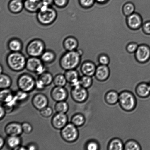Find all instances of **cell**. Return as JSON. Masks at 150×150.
<instances>
[{
	"label": "cell",
	"mask_w": 150,
	"mask_h": 150,
	"mask_svg": "<svg viewBox=\"0 0 150 150\" xmlns=\"http://www.w3.org/2000/svg\"><path fill=\"white\" fill-rule=\"evenodd\" d=\"M81 57L78 51H69L62 57L60 61L61 68L65 71L75 69L80 65Z\"/></svg>",
	"instance_id": "6da1fadb"
},
{
	"label": "cell",
	"mask_w": 150,
	"mask_h": 150,
	"mask_svg": "<svg viewBox=\"0 0 150 150\" xmlns=\"http://www.w3.org/2000/svg\"><path fill=\"white\" fill-rule=\"evenodd\" d=\"M26 61L25 57L19 52H13L8 56L7 65L13 71L20 72L26 67Z\"/></svg>",
	"instance_id": "7a4b0ae2"
},
{
	"label": "cell",
	"mask_w": 150,
	"mask_h": 150,
	"mask_svg": "<svg viewBox=\"0 0 150 150\" xmlns=\"http://www.w3.org/2000/svg\"><path fill=\"white\" fill-rule=\"evenodd\" d=\"M118 102L121 108L126 111H133L136 108L137 104L136 97L132 93L128 91L120 93Z\"/></svg>",
	"instance_id": "3957f363"
},
{
	"label": "cell",
	"mask_w": 150,
	"mask_h": 150,
	"mask_svg": "<svg viewBox=\"0 0 150 150\" xmlns=\"http://www.w3.org/2000/svg\"><path fill=\"white\" fill-rule=\"evenodd\" d=\"M36 81L31 75L22 74L17 80L18 87L19 90L29 93L36 89Z\"/></svg>",
	"instance_id": "277c9868"
},
{
	"label": "cell",
	"mask_w": 150,
	"mask_h": 150,
	"mask_svg": "<svg viewBox=\"0 0 150 150\" xmlns=\"http://www.w3.org/2000/svg\"><path fill=\"white\" fill-rule=\"evenodd\" d=\"M62 138L65 142L73 143L79 137V132L77 127L72 123H68L61 130Z\"/></svg>",
	"instance_id": "5b68a950"
},
{
	"label": "cell",
	"mask_w": 150,
	"mask_h": 150,
	"mask_svg": "<svg viewBox=\"0 0 150 150\" xmlns=\"http://www.w3.org/2000/svg\"><path fill=\"white\" fill-rule=\"evenodd\" d=\"M42 62L37 57H31L26 61V68L30 72L40 75L45 71V67Z\"/></svg>",
	"instance_id": "8992f818"
},
{
	"label": "cell",
	"mask_w": 150,
	"mask_h": 150,
	"mask_svg": "<svg viewBox=\"0 0 150 150\" xmlns=\"http://www.w3.org/2000/svg\"><path fill=\"white\" fill-rule=\"evenodd\" d=\"M45 49L44 42L40 40L36 39L29 42L26 48V51L31 57H38L42 55Z\"/></svg>",
	"instance_id": "52a82bcc"
},
{
	"label": "cell",
	"mask_w": 150,
	"mask_h": 150,
	"mask_svg": "<svg viewBox=\"0 0 150 150\" xmlns=\"http://www.w3.org/2000/svg\"><path fill=\"white\" fill-rule=\"evenodd\" d=\"M57 14L54 9L50 7L44 11H39L37 18L41 24L48 25L52 23L56 18Z\"/></svg>",
	"instance_id": "ba28073f"
},
{
	"label": "cell",
	"mask_w": 150,
	"mask_h": 150,
	"mask_svg": "<svg viewBox=\"0 0 150 150\" xmlns=\"http://www.w3.org/2000/svg\"><path fill=\"white\" fill-rule=\"evenodd\" d=\"M70 94L73 100L79 103L84 102L88 98V93L87 89L80 85L73 87Z\"/></svg>",
	"instance_id": "9c48e42d"
},
{
	"label": "cell",
	"mask_w": 150,
	"mask_h": 150,
	"mask_svg": "<svg viewBox=\"0 0 150 150\" xmlns=\"http://www.w3.org/2000/svg\"><path fill=\"white\" fill-rule=\"evenodd\" d=\"M51 98L55 102L66 101L68 98V91L64 87L55 86L51 90Z\"/></svg>",
	"instance_id": "30bf717a"
},
{
	"label": "cell",
	"mask_w": 150,
	"mask_h": 150,
	"mask_svg": "<svg viewBox=\"0 0 150 150\" xmlns=\"http://www.w3.org/2000/svg\"><path fill=\"white\" fill-rule=\"evenodd\" d=\"M68 122L67 115L59 113L54 115L51 120L52 127L57 130H61L68 123Z\"/></svg>",
	"instance_id": "8fae6325"
},
{
	"label": "cell",
	"mask_w": 150,
	"mask_h": 150,
	"mask_svg": "<svg viewBox=\"0 0 150 150\" xmlns=\"http://www.w3.org/2000/svg\"><path fill=\"white\" fill-rule=\"evenodd\" d=\"M32 103L34 107L40 111L48 106L49 101L47 97L45 94L39 93L34 96Z\"/></svg>",
	"instance_id": "7c38bea8"
},
{
	"label": "cell",
	"mask_w": 150,
	"mask_h": 150,
	"mask_svg": "<svg viewBox=\"0 0 150 150\" xmlns=\"http://www.w3.org/2000/svg\"><path fill=\"white\" fill-rule=\"evenodd\" d=\"M137 59L141 63H145L150 59V48L146 45H139L135 52Z\"/></svg>",
	"instance_id": "4fadbf2b"
},
{
	"label": "cell",
	"mask_w": 150,
	"mask_h": 150,
	"mask_svg": "<svg viewBox=\"0 0 150 150\" xmlns=\"http://www.w3.org/2000/svg\"><path fill=\"white\" fill-rule=\"evenodd\" d=\"M4 131L8 136H20L23 133L22 124L17 122L8 123L6 126Z\"/></svg>",
	"instance_id": "5bb4252c"
},
{
	"label": "cell",
	"mask_w": 150,
	"mask_h": 150,
	"mask_svg": "<svg viewBox=\"0 0 150 150\" xmlns=\"http://www.w3.org/2000/svg\"><path fill=\"white\" fill-rule=\"evenodd\" d=\"M110 74V68L108 66L100 64L97 67L94 76L100 81H104L108 79Z\"/></svg>",
	"instance_id": "9a60e30c"
},
{
	"label": "cell",
	"mask_w": 150,
	"mask_h": 150,
	"mask_svg": "<svg viewBox=\"0 0 150 150\" xmlns=\"http://www.w3.org/2000/svg\"><path fill=\"white\" fill-rule=\"evenodd\" d=\"M127 20L129 27L134 30L139 29L143 24L142 17L140 15L136 13L127 16Z\"/></svg>",
	"instance_id": "2e32d148"
},
{
	"label": "cell",
	"mask_w": 150,
	"mask_h": 150,
	"mask_svg": "<svg viewBox=\"0 0 150 150\" xmlns=\"http://www.w3.org/2000/svg\"><path fill=\"white\" fill-rule=\"evenodd\" d=\"M64 75L67 83L70 84L73 87L80 85L79 75L77 70L75 69L67 70Z\"/></svg>",
	"instance_id": "e0dca14e"
},
{
	"label": "cell",
	"mask_w": 150,
	"mask_h": 150,
	"mask_svg": "<svg viewBox=\"0 0 150 150\" xmlns=\"http://www.w3.org/2000/svg\"><path fill=\"white\" fill-rule=\"evenodd\" d=\"M97 67L93 62L87 61L83 62L80 67L81 72L85 76H95Z\"/></svg>",
	"instance_id": "ac0fdd59"
},
{
	"label": "cell",
	"mask_w": 150,
	"mask_h": 150,
	"mask_svg": "<svg viewBox=\"0 0 150 150\" xmlns=\"http://www.w3.org/2000/svg\"><path fill=\"white\" fill-rule=\"evenodd\" d=\"M42 5L41 0H26L24 7L28 11L33 13L39 10Z\"/></svg>",
	"instance_id": "d6986e66"
},
{
	"label": "cell",
	"mask_w": 150,
	"mask_h": 150,
	"mask_svg": "<svg viewBox=\"0 0 150 150\" xmlns=\"http://www.w3.org/2000/svg\"><path fill=\"white\" fill-rule=\"evenodd\" d=\"M64 48L68 51L76 50L79 47V41L76 38L70 37L64 40Z\"/></svg>",
	"instance_id": "ffe728a7"
},
{
	"label": "cell",
	"mask_w": 150,
	"mask_h": 150,
	"mask_svg": "<svg viewBox=\"0 0 150 150\" xmlns=\"http://www.w3.org/2000/svg\"><path fill=\"white\" fill-rule=\"evenodd\" d=\"M136 91L137 95L140 98H147L150 94L149 85L145 83H139L136 87Z\"/></svg>",
	"instance_id": "44dd1931"
},
{
	"label": "cell",
	"mask_w": 150,
	"mask_h": 150,
	"mask_svg": "<svg viewBox=\"0 0 150 150\" xmlns=\"http://www.w3.org/2000/svg\"><path fill=\"white\" fill-rule=\"evenodd\" d=\"M54 78L50 73L45 71L42 74L39 75L37 80L46 87L53 83Z\"/></svg>",
	"instance_id": "7402d4cb"
},
{
	"label": "cell",
	"mask_w": 150,
	"mask_h": 150,
	"mask_svg": "<svg viewBox=\"0 0 150 150\" xmlns=\"http://www.w3.org/2000/svg\"><path fill=\"white\" fill-rule=\"evenodd\" d=\"M14 96L12 91L9 88L1 89L0 100L1 103L4 104L9 102L14 98Z\"/></svg>",
	"instance_id": "603a6c76"
},
{
	"label": "cell",
	"mask_w": 150,
	"mask_h": 150,
	"mask_svg": "<svg viewBox=\"0 0 150 150\" xmlns=\"http://www.w3.org/2000/svg\"><path fill=\"white\" fill-rule=\"evenodd\" d=\"M21 138L20 136H8L6 143L8 147L11 149L16 150L21 144Z\"/></svg>",
	"instance_id": "cb8c5ba5"
},
{
	"label": "cell",
	"mask_w": 150,
	"mask_h": 150,
	"mask_svg": "<svg viewBox=\"0 0 150 150\" xmlns=\"http://www.w3.org/2000/svg\"><path fill=\"white\" fill-rule=\"evenodd\" d=\"M119 96L120 94L117 93L116 91H109L105 95V99L106 102L110 105H114L118 102Z\"/></svg>",
	"instance_id": "d4e9b609"
},
{
	"label": "cell",
	"mask_w": 150,
	"mask_h": 150,
	"mask_svg": "<svg viewBox=\"0 0 150 150\" xmlns=\"http://www.w3.org/2000/svg\"><path fill=\"white\" fill-rule=\"evenodd\" d=\"M24 7L21 0H12L8 5L9 9L12 13H18L20 12Z\"/></svg>",
	"instance_id": "484cf974"
},
{
	"label": "cell",
	"mask_w": 150,
	"mask_h": 150,
	"mask_svg": "<svg viewBox=\"0 0 150 150\" xmlns=\"http://www.w3.org/2000/svg\"><path fill=\"white\" fill-rule=\"evenodd\" d=\"M12 84V80L9 76L1 73L0 76V88L1 89H8Z\"/></svg>",
	"instance_id": "4316f807"
},
{
	"label": "cell",
	"mask_w": 150,
	"mask_h": 150,
	"mask_svg": "<svg viewBox=\"0 0 150 150\" xmlns=\"http://www.w3.org/2000/svg\"><path fill=\"white\" fill-rule=\"evenodd\" d=\"M124 149V145L119 139H112L108 145V149L109 150H122Z\"/></svg>",
	"instance_id": "83f0119b"
},
{
	"label": "cell",
	"mask_w": 150,
	"mask_h": 150,
	"mask_svg": "<svg viewBox=\"0 0 150 150\" xmlns=\"http://www.w3.org/2000/svg\"><path fill=\"white\" fill-rule=\"evenodd\" d=\"M54 109L57 113L66 114L69 111V104L66 101L56 102L54 106Z\"/></svg>",
	"instance_id": "f1b7e54d"
},
{
	"label": "cell",
	"mask_w": 150,
	"mask_h": 150,
	"mask_svg": "<svg viewBox=\"0 0 150 150\" xmlns=\"http://www.w3.org/2000/svg\"><path fill=\"white\" fill-rule=\"evenodd\" d=\"M85 122V118L84 116L79 113L74 114L71 118V123L77 127L83 126Z\"/></svg>",
	"instance_id": "f546056e"
},
{
	"label": "cell",
	"mask_w": 150,
	"mask_h": 150,
	"mask_svg": "<svg viewBox=\"0 0 150 150\" xmlns=\"http://www.w3.org/2000/svg\"><path fill=\"white\" fill-rule=\"evenodd\" d=\"M8 47L13 52H19L22 48V44L18 40L13 39L8 43Z\"/></svg>",
	"instance_id": "4dcf8cb0"
},
{
	"label": "cell",
	"mask_w": 150,
	"mask_h": 150,
	"mask_svg": "<svg viewBox=\"0 0 150 150\" xmlns=\"http://www.w3.org/2000/svg\"><path fill=\"white\" fill-rule=\"evenodd\" d=\"M53 83L55 86L64 87L67 82L64 74H59L54 77Z\"/></svg>",
	"instance_id": "1f68e13d"
},
{
	"label": "cell",
	"mask_w": 150,
	"mask_h": 150,
	"mask_svg": "<svg viewBox=\"0 0 150 150\" xmlns=\"http://www.w3.org/2000/svg\"><path fill=\"white\" fill-rule=\"evenodd\" d=\"M80 84L83 87L87 89L92 86L93 80L92 76L83 75L79 79Z\"/></svg>",
	"instance_id": "d6a6232c"
},
{
	"label": "cell",
	"mask_w": 150,
	"mask_h": 150,
	"mask_svg": "<svg viewBox=\"0 0 150 150\" xmlns=\"http://www.w3.org/2000/svg\"><path fill=\"white\" fill-rule=\"evenodd\" d=\"M123 11L125 15L127 17L133 14L135 11L134 4L131 2L126 3L123 6Z\"/></svg>",
	"instance_id": "836d02e7"
},
{
	"label": "cell",
	"mask_w": 150,
	"mask_h": 150,
	"mask_svg": "<svg viewBox=\"0 0 150 150\" xmlns=\"http://www.w3.org/2000/svg\"><path fill=\"white\" fill-rule=\"evenodd\" d=\"M126 150H139L141 149L139 144L134 140L128 141L124 145V149Z\"/></svg>",
	"instance_id": "e575fe53"
},
{
	"label": "cell",
	"mask_w": 150,
	"mask_h": 150,
	"mask_svg": "<svg viewBox=\"0 0 150 150\" xmlns=\"http://www.w3.org/2000/svg\"><path fill=\"white\" fill-rule=\"evenodd\" d=\"M41 56L42 61L47 63L52 62L55 58V54L53 52L49 51L44 52Z\"/></svg>",
	"instance_id": "d590c367"
},
{
	"label": "cell",
	"mask_w": 150,
	"mask_h": 150,
	"mask_svg": "<svg viewBox=\"0 0 150 150\" xmlns=\"http://www.w3.org/2000/svg\"><path fill=\"white\" fill-rule=\"evenodd\" d=\"M14 96L17 100L19 101H23L25 100L28 97V93L24 92L20 90L17 91L15 93Z\"/></svg>",
	"instance_id": "8d00e7d4"
},
{
	"label": "cell",
	"mask_w": 150,
	"mask_h": 150,
	"mask_svg": "<svg viewBox=\"0 0 150 150\" xmlns=\"http://www.w3.org/2000/svg\"><path fill=\"white\" fill-rule=\"evenodd\" d=\"M53 113V110L51 107L47 106L40 111V114L42 117L48 118L51 117Z\"/></svg>",
	"instance_id": "74e56055"
},
{
	"label": "cell",
	"mask_w": 150,
	"mask_h": 150,
	"mask_svg": "<svg viewBox=\"0 0 150 150\" xmlns=\"http://www.w3.org/2000/svg\"><path fill=\"white\" fill-rule=\"evenodd\" d=\"M22 127L23 132L26 134H29L33 131V127L30 123L24 122L22 123Z\"/></svg>",
	"instance_id": "f35d334b"
},
{
	"label": "cell",
	"mask_w": 150,
	"mask_h": 150,
	"mask_svg": "<svg viewBox=\"0 0 150 150\" xmlns=\"http://www.w3.org/2000/svg\"><path fill=\"white\" fill-rule=\"evenodd\" d=\"M79 4L84 8H88L93 5L95 0H79Z\"/></svg>",
	"instance_id": "ab89813d"
},
{
	"label": "cell",
	"mask_w": 150,
	"mask_h": 150,
	"mask_svg": "<svg viewBox=\"0 0 150 150\" xmlns=\"http://www.w3.org/2000/svg\"><path fill=\"white\" fill-rule=\"evenodd\" d=\"M98 62L100 64L108 66L110 62V59L108 56L105 54H101L98 58Z\"/></svg>",
	"instance_id": "60d3db41"
},
{
	"label": "cell",
	"mask_w": 150,
	"mask_h": 150,
	"mask_svg": "<svg viewBox=\"0 0 150 150\" xmlns=\"http://www.w3.org/2000/svg\"><path fill=\"white\" fill-rule=\"evenodd\" d=\"M86 147L88 150H97L99 149V146L97 142L91 141L86 144Z\"/></svg>",
	"instance_id": "b9f144b4"
},
{
	"label": "cell",
	"mask_w": 150,
	"mask_h": 150,
	"mask_svg": "<svg viewBox=\"0 0 150 150\" xmlns=\"http://www.w3.org/2000/svg\"><path fill=\"white\" fill-rule=\"evenodd\" d=\"M139 46V45L136 42H131L127 45V50L130 53H135L137 50Z\"/></svg>",
	"instance_id": "7bdbcfd3"
},
{
	"label": "cell",
	"mask_w": 150,
	"mask_h": 150,
	"mask_svg": "<svg viewBox=\"0 0 150 150\" xmlns=\"http://www.w3.org/2000/svg\"><path fill=\"white\" fill-rule=\"evenodd\" d=\"M142 26L145 33L150 35V21H147L143 23Z\"/></svg>",
	"instance_id": "ee69618b"
},
{
	"label": "cell",
	"mask_w": 150,
	"mask_h": 150,
	"mask_svg": "<svg viewBox=\"0 0 150 150\" xmlns=\"http://www.w3.org/2000/svg\"><path fill=\"white\" fill-rule=\"evenodd\" d=\"M55 5L58 7H64L67 4V0H53Z\"/></svg>",
	"instance_id": "f6af8a7d"
},
{
	"label": "cell",
	"mask_w": 150,
	"mask_h": 150,
	"mask_svg": "<svg viewBox=\"0 0 150 150\" xmlns=\"http://www.w3.org/2000/svg\"><path fill=\"white\" fill-rule=\"evenodd\" d=\"M26 147L27 150H36L38 149V145L34 143L29 144Z\"/></svg>",
	"instance_id": "bcb514c9"
},
{
	"label": "cell",
	"mask_w": 150,
	"mask_h": 150,
	"mask_svg": "<svg viewBox=\"0 0 150 150\" xmlns=\"http://www.w3.org/2000/svg\"><path fill=\"white\" fill-rule=\"evenodd\" d=\"M0 109H1V114H0L1 116H0V119H1V120L5 117L7 112L6 111L5 108H4V105H1Z\"/></svg>",
	"instance_id": "7dc6e473"
},
{
	"label": "cell",
	"mask_w": 150,
	"mask_h": 150,
	"mask_svg": "<svg viewBox=\"0 0 150 150\" xmlns=\"http://www.w3.org/2000/svg\"><path fill=\"white\" fill-rule=\"evenodd\" d=\"M42 4L50 6L52 4L53 0H42Z\"/></svg>",
	"instance_id": "c3c4849f"
},
{
	"label": "cell",
	"mask_w": 150,
	"mask_h": 150,
	"mask_svg": "<svg viewBox=\"0 0 150 150\" xmlns=\"http://www.w3.org/2000/svg\"><path fill=\"white\" fill-rule=\"evenodd\" d=\"M5 143V141L4 140V138L1 136L0 137V149H1L4 147Z\"/></svg>",
	"instance_id": "681fc988"
},
{
	"label": "cell",
	"mask_w": 150,
	"mask_h": 150,
	"mask_svg": "<svg viewBox=\"0 0 150 150\" xmlns=\"http://www.w3.org/2000/svg\"><path fill=\"white\" fill-rule=\"evenodd\" d=\"M27 150V148H26V147H25L23 146H22L21 145H20V146H19L18 148L16 149V150Z\"/></svg>",
	"instance_id": "f907efd6"
},
{
	"label": "cell",
	"mask_w": 150,
	"mask_h": 150,
	"mask_svg": "<svg viewBox=\"0 0 150 150\" xmlns=\"http://www.w3.org/2000/svg\"><path fill=\"white\" fill-rule=\"evenodd\" d=\"M108 0H95V1L98 3H100V4H103L107 2Z\"/></svg>",
	"instance_id": "816d5d0a"
},
{
	"label": "cell",
	"mask_w": 150,
	"mask_h": 150,
	"mask_svg": "<svg viewBox=\"0 0 150 150\" xmlns=\"http://www.w3.org/2000/svg\"><path fill=\"white\" fill-rule=\"evenodd\" d=\"M148 85H149V88L150 90V82L149 83H148Z\"/></svg>",
	"instance_id": "f5cc1de1"
},
{
	"label": "cell",
	"mask_w": 150,
	"mask_h": 150,
	"mask_svg": "<svg viewBox=\"0 0 150 150\" xmlns=\"http://www.w3.org/2000/svg\"><path fill=\"white\" fill-rule=\"evenodd\" d=\"M21 1H23V0H21Z\"/></svg>",
	"instance_id": "db71d44e"
}]
</instances>
